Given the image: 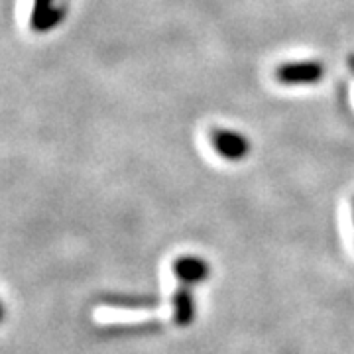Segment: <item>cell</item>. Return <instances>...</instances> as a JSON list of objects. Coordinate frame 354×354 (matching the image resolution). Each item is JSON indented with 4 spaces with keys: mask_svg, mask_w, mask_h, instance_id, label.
I'll return each mask as SVG.
<instances>
[{
    "mask_svg": "<svg viewBox=\"0 0 354 354\" xmlns=\"http://www.w3.org/2000/svg\"><path fill=\"white\" fill-rule=\"evenodd\" d=\"M323 75L325 67L319 62H291L276 69V79L281 85H315Z\"/></svg>",
    "mask_w": 354,
    "mask_h": 354,
    "instance_id": "obj_1",
    "label": "cell"
},
{
    "mask_svg": "<svg viewBox=\"0 0 354 354\" xmlns=\"http://www.w3.org/2000/svg\"><path fill=\"white\" fill-rule=\"evenodd\" d=\"M211 144L215 152L228 162H239L250 152V144L242 134L232 132V130H223V128H215L211 132Z\"/></svg>",
    "mask_w": 354,
    "mask_h": 354,
    "instance_id": "obj_2",
    "label": "cell"
},
{
    "mask_svg": "<svg viewBox=\"0 0 354 354\" xmlns=\"http://www.w3.org/2000/svg\"><path fill=\"white\" fill-rule=\"evenodd\" d=\"M65 8L59 6L57 0H34V8H32V18H30V26L34 32L38 34H46L53 30L55 26L64 20Z\"/></svg>",
    "mask_w": 354,
    "mask_h": 354,
    "instance_id": "obj_3",
    "label": "cell"
},
{
    "mask_svg": "<svg viewBox=\"0 0 354 354\" xmlns=\"http://www.w3.org/2000/svg\"><path fill=\"white\" fill-rule=\"evenodd\" d=\"M176 274L181 281L195 283V281H201L203 278H207L209 270H207V264L201 262L199 258H183L176 264Z\"/></svg>",
    "mask_w": 354,
    "mask_h": 354,
    "instance_id": "obj_4",
    "label": "cell"
},
{
    "mask_svg": "<svg viewBox=\"0 0 354 354\" xmlns=\"http://www.w3.org/2000/svg\"><path fill=\"white\" fill-rule=\"evenodd\" d=\"M353 211H354V203H353Z\"/></svg>",
    "mask_w": 354,
    "mask_h": 354,
    "instance_id": "obj_5",
    "label": "cell"
}]
</instances>
